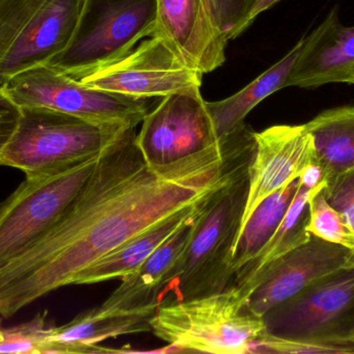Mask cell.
I'll return each mask as SVG.
<instances>
[{
	"instance_id": "1",
	"label": "cell",
	"mask_w": 354,
	"mask_h": 354,
	"mask_svg": "<svg viewBox=\"0 0 354 354\" xmlns=\"http://www.w3.org/2000/svg\"><path fill=\"white\" fill-rule=\"evenodd\" d=\"M245 131L218 147L164 166H149L135 129L107 148L62 220L18 257L0 265V316L10 318L62 287L127 241L205 201L249 166Z\"/></svg>"
},
{
	"instance_id": "2",
	"label": "cell",
	"mask_w": 354,
	"mask_h": 354,
	"mask_svg": "<svg viewBox=\"0 0 354 354\" xmlns=\"http://www.w3.org/2000/svg\"><path fill=\"white\" fill-rule=\"evenodd\" d=\"M151 328L167 343L164 353H252L266 334L263 318L250 310L249 299L234 285L205 297L162 301Z\"/></svg>"
},
{
	"instance_id": "3",
	"label": "cell",
	"mask_w": 354,
	"mask_h": 354,
	"mask_svg": "<svg viewBox=\"0 0 354 354\" xmlns=\"http://www.w3.org/2000/svg\"><path fill=\"white\" fill-rule=\"evenodd\" d=\"M248 187L249 166L212 193L196 218L193 236L174 276L160 294V303L168 292L174 293V301H185L232 286L231 260Z\"/></svg>"
},
{
	"instance_id": "4",
	"label": "cell",
	"mask_w": 354,
	"mask_h": 354,
	"mask_svg": "<svg viewBox=\"0 0 354 354\" xmlns=\"http://www.w3.org/2000/svg\"><path fill=\"white\" fill-rule=\"evenodd\" d=\"M45 107H21L18 127L0 154V166L26 178L53 176L101 155L127 131Z\"/></svg>"
},
{
	"instance_id": "5",
	"label": "cell",
	"mask_w": 354,
	"mask_h": 354,
	"mask_svg": "<svg viewBox=\"0 0 354 354\" xmlns=\"http://www.w3.org/2000/svg\"><path fill=\"white\" fill-rule=\"evenodd\" d=\"M157 0H84L68 47L48 64L76 79L115 62L151 37Z\"/></svg>"
},
{
	"instance_id": "6",
	"label": "cell",
	"mask_w": 354,
	"mask_h": 354,
	"mask_svg": "<svg viewBox=\"0 0 354 354\" xmlns=\"http://www.w3.org/2000/svg\"><path fill=\"white\" fill-rule=\"evenodd\" d=\"M1 89L20 107H45L95 124L135 129L151 105L149 98L133 97L87 87L49 64L10 77Z\"/></svg>"
},
{
	"instance_id": "7",
	"label": "cell",
	"mask_w": 354,
	"mask_h": 354,
	"mask_svg": "<svg viewBox=\"0 0 354 354\" xmlns=\"http://www.w3.org/2000/svg\"><path fill=\"white\" fill-rule=\"evenodd\" d=\"M100 156L62 174L26 178L0 203V265L18 257L62 220Z\"/></svg>"
},
{
	"instance_id": "8",
	"label": "cell",
	"mask_w": 354,
	"mask_h": 354,
	"mask_svg": "<svg viewBox=\"0 0 354 354\" xmlns=\"http://www.w3.org/2000/svg\"><path fill=\"white\" fill-rule=\"evenodd\" d=\"M263 320L268 336L354 351V344L346 342L354 326V268L307 287Z\"/></svg>"
},
{
	"instance_id": "9",
	"label": "cell",
	"mask_w": 354,
	"mask_h": 354,
	"mask_svg": "<svg viewBox=\"0 0 354 354\" xmlns=\"http://www.w3.org/2000/svg\"><path fill=\"white\" fill-rule=\"evenodd\" d=\"M200 71L191 68L159 35L142 39L124 57L76 78L83 85L133 97H166L197 93Z\"/></svg>"
},
{
	"instance_id": "10",
	"label": "cell",
	"mask_w": 354,
	"mask_h": 354,
	"mask_svg": "<svg viewBox=\"0 0 354 354\" xmlns=\"http://www.w3.org/2000/svg\"><path fill=\"white\" fill-rule=\"evenodd\" d=\"M141 124L136 145L149 166L178 161L218 147L226 139L218 136L200 91L163 97Z\"/></svg>"
},
{
	"instance_id": "11",
	"label": "cell",
	"mask_w": 354,
	"mask_h": 354,
	"mask_svg": "<svg viewBox=\"0 0 354 354\" xmlns=\"http://www.w3.org/2000/svg\"><path fill=\"white\" fill-rule=\"evenodd\" d=\"M254 143L247 202L239 235L264 199L299 178L309 164L317 162L313 139L305 124L276 125L254 132Z\"/></svg>"
},
{
	"instance_id": "12",
	"label": "cell",
	"mask_w": 354,
	"mask_h": 354,
	"mask_svg": "<svg viewBox=\"0 0 354 354\" xmlns=\"http://www.w3.org/2000/svg\"><path fill=\"white\" fill-rule=\"evenodd\" d=\"M353 268V249L312 235L307 242L295 247L272 264L250 297V310L263 318L270 310L307 287Z\"/></svg>"
},
{
	"instance_id": "13",
	"label": "cell",
	"mask_w": 354,
	"mask_h": 354,
	"mask_svg": "<svg viewBox=\"0 0 354 354\" xmlns=\"http://www.w3.org/2000/svg\"><path fill=\"white\" fill-rule=\"evenodd\" d=\"M153 35L166 39L183 62L203 75L226 60L228 37L216 23L208 0H157Z\"/></svg>"
},
{
	"instance_id": "14",
	"label": "cell",
	"mask_w": 354,
	"mask_h": 354,
	"mask_svg": "<svg viewBox=\"0 0 354 354\" xmlns=\"http://www.w3.org/2000/svg\"><path fill=\"white\" fill-rule=\"evenodd\" d=\"M84 0H46L26 23L0 64V87L14 75L46 64L72 39Z\"/></svg>"
},
{
	"instance_id": "15",
	"label": "cell",
	"mask_w": 354,
	"mask_h": 354,
	"mask_svg": "<svg viewBox=\"0 0 354 354\" xmlns=\"http://www.w3.org/2000/svg\"><path fill=\"white\" fill-rule=\"evenodd\" d=\"M159 303L130 311L106 312L93 308L62 326H51L52 353H120L100 346V343L127 335L149 332L151 320Z\"/></svg>"
},
{
	"instance_id": "16",
	"label": "cell",
	"mask_w": 354,
	"mask_h": 354,
	"mask_svg": "<svg viewBox=\"0 0 354 354\" xmlns=\"http://www.w3.org/2000/svg\"><path fill=\"white\" fill-rule=\"evenodd\" d=\"M200 211L156 249L140 267L124 276L120 287L100 308L106 312L130 311L151 303H160V294L174 276L191 241L194 224Z\"/></svg>"
},
{
	"instance_id": "17",
	"label": "cell",
	"mask_w": 354,
	"mask_h": 354,
	"mask_svg": "<svg viewBox=\"0 0 354 354\" xmlns=\"http://www.w3.org/2000/svg\"><path fill=\"white\" fill-rule=\"evenodd\" d=\"M328 12L324 22L304 35L297 45L274 66L241 91L221 101L207 102L208 110L221 139H227L245 126V118L260 102L276 91L289 87V80L303 54L322 37L330 24Z\"/></svg>"
},
{
	"instance_id": "18",
	"label": "cell",
	"mask_w": 354,
	"mask_h": 354,
	"mask_svg": "<svg viewBox=\"0 0 354 354\" xmlns=\"http://www.w3.org/2000/svg\"><path fill=\"white\" fill-rule=\"evenodd\" d=\"M322 37L303 54L289 80V87L316 89L345 83L354 69V25L344 26L337 8Z\"/></svg>"
},
{
	"instance_id": "19",
	"label": "cell",
	"mask_w": 354,
	"mask_h": 354,
	"mask_svg": "<svg viewBox=\"0 0 354 354\" xmlns=\"http://www.w3.org/2000/svg\"><path fill=\"white\" fill-rule=\"evenodd\" d=\"M208 199L197 205L191 206L177 212L174 215L147 229L145 232L133 237L118 249L104 256L101 259L88 266L86 269L83 270L77 278L75 285L97 284V283L122 278L132 274L137 268L140 267L153 255V251L170 238L187 220L200 211Z\"/></svg>"
},
{
	"instance_id": "20",
	"label": "cell",
	"mask_w": 354,
	"mask_h": 354,
	"mask_svg": "<svg viewBox=\"0 0 354 354\" xmlns=\"http://www.w3.org/2000/svg\"><path fill=\"white\" fill-rule=\"evenodd\" d=\"M322 188L311 191L299 182L295 199L278 230L257 256L237 272L233 285L247 299H250L254 290L259 286L272 264L311 238L312 235L307 230L309 200L315 191Z\"/></svg>"
},
{
	"instance_id": "21",
	"label": "cell",
	"mask_w": 354,
	"mask_h": 354,
	"mask_svg": "<svg viewBox=\"0 0 354 354\" xmlns=\"http://www.w3.org/2000/svg\"><path fill=\"white\" fill-rule=\"evenodd\" d=\"M305 127L326 183L354 170V105L324 110Z\"/></svg>"
},
{
	"instance_id": "22",
	"label": "cell",
	"mask_w": 354,
	"mask_h": 354,
	"mask_svg": "<svg viewBox=\"0 0 354 354\" xmlns=\"http://www.w3.org/2000/svg\"><path fill=\"white\" fill-rule=\"evenodd\" d=\"M299 186V179L297 178L268 195L254 210L233 247L231 269L234 278L243 266L257 256L278 230Z\"/></svg>"
},
{
	"instance_id": "23",
	"label": "cell",
	"mask_w": 354,
	"mask_h": 354,
	"mask_svg": "<svg viewBox=\"0 0 354 354\" xmlns=\"http://www.w3.org/2000/svg\"><path fill=\"white\" fill-rule=\"evenodd\" d=\"M322 189L315 191L310 197L308 232L322 240L354 251L353 231L342 215L328 203Z\"/></svg>"
},
{
	"instance_id": "24",
	"label": "cell",
	"mask_w": 354,
	"mask_h": 354,
	"mask_svg": "<svg viewBox=\"0 0 354 354\" xmlns=\"http://www.w3.org/2000/svg\"><path fill=\"white\" fill-rule=\"evenodd\" d=\"M47 312L12 328H0V353L51 354Z\"/></svg>"
},
{
	"instance_id": "25",
	"label": "cell",
	"mask_w": 354,
	"mask_h": 354,
	"mask_svg": "<svg viewBox=\"0 0 354 354\" xmlns=\"http://www.w3.org/2000/svg\"><path fill=\"white\" fill-rule=\"evenodd\" d=\"M46 0H0V64L31 17Z\"/></svg>"
},
{
	"instance_id": "26",
	"label": "cell",
	"mask_w": 354,
	"mask_h": 354,
	"mask_svg": "<svg viewBox=\"0 0 354 354\" xmlns=\"http://www.w3.org/2000/svg\"><path fill=\"white\" fill-rule=\"evenodd\" d=\"M322 193L354 232V170L328 181Z\"/></svg>"
},
{
	"instance_id": "27",
	"label": "cell",
	"mask_w": 354,
	"mask_h": 354,
	"mask_svg": "<svg viewBox=\"0 0 354 354\" xmlns=\"http://www.w3.org/2000/svg\"><path fill=\"white\" fill-rule=\"evenodd\" d=\"M21 107L0 87V154L12 139L18 127Z\"/></svg>"
},
{
	"instance_id": "28",
	"label": "cell",
	"mask_w": 354,
	"mask_h": 354,
	"mask_svg": "<svg viewBox=\"0 0 354 354\" xmlns=\"http://www.w3.org/2000/svg\"><path fill=\"white\" fill-rule=\"evenodd\" d=\"M251 0H222L221 1V26L228 33L241 20Z\"/></svg>"
},
{
	"instance_id": "29",
	"label": "cell",
	"mask_w": 354,
	"mask_h": 354,
	"mask_svg": "<svg viewBox=\"0 0 354 354\" xmlns=\"http://www.w3.org/2000/svg\"><path fill=\"white\" fill-rule=\"evenodd\" d=\"M279 1H281V0H251L241 20L228 33V39H236L241 33H245L253 24L254 21L257 19L260 14L270 10L272 6L278 3Z\"/></svg>"
},
{
	"instance_id": "30",
	"label": "cell",
	"mask_w": 354,
	"mask_h": 354,
	"mask_svg": "<svg viewBox=\"0 0 354 354\" xmlns=\"http://www.w3.org/2000/svg\"><path fill=\"white\" fill-rule=\"evenodd\" d=\"M299 182L303 186L316 191L326 186V177L322 166L317 162L309 164L299 176Z\"/></svg>"
},
{
	"instance_id": "31",
	"label": "cell",
	"mask_w": 354,
	"mask_h": 354,
	"mask_svg": "<svg viewBox=\"0 0 354 354\" xmlns=\"http://www.w3.org/2000/svg\"><path fill=\"white\" fill-rule=\"evenodd\" d=\"M221 1H222V0H208V4H209L210 10H212V15H214L216 23H218L221 28H222V26H221Z\"/></svg>"
},
{
	"instance_id": "32",
	"label": "cell",
	"mask_w": 354,
	"mask_h": 354,
	"mask_svg": "<svg viewBox=\"0 0 354 354\" xmlns=\"http://www.w3.org/2000/svg\"><path fill=\"white\" fill-rule=\"evenodd\" d=\"M346 342L351 343V344H354V326L353 328H351V332H349V334L347 335Z\"/></svg>"
},
{
	"instance_id": "33",
	"label": "cell",
	"mask_w": 354,
	"mask_h": 354,
	"mask_svg": "<svg viewBox=\"0 0 354 354\" xmlns=\"http://www.w3.org/2000/svg\"><path fill=\"white\" fill-rule=\"evenodd\" d=\"M345 83H349V85H354V69L349 73L348 77H347Z\"/></svg>"
}]
</instances>
